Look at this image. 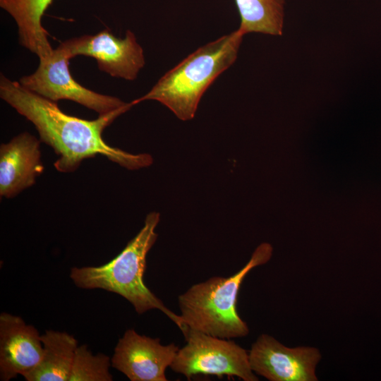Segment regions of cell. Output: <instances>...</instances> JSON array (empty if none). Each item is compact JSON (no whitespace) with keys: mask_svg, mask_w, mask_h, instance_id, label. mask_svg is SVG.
<instances>
[{"mask_svg":"<svg viewBox=\"0 0 381 381\" xmlns=\"http://www.w3.org/2000/svg\"><path fill=\"white\" fill-rule=\"evenodd\" d=\"M0 97L30 121L42 142L50 146L58 156L54 166L61 173L75 171L81 162L97 155L128 169L147 167L153 159L147 153L132 154L107 144L102 133L114 120L135 105L86 120L64 113L53 102L1 74Z\"/></svg>","mask_w":381,"mask_h":381,"instance_id":"1","label":"cell"},{"mask_svg":"<svg viewBox=\"0 0 381 381\" xmlns=\"http://www.w3.org/2000/svg\"><path fill=\"white\" fill-rule=\"evenodd\" d=\"M243 36L237 29L200 47L133 103L157 101L181 121L193 119L205 91L236 61Z\"/></svg>","mask_w":381,"mask_h":381,"instance_id":"2","label":"cell"},{"mask_svg":"<svg viewBox=\"0 0 381 381\" xmlns=\"http://www.w3.org/2000/svg\"><path fill=\"white\" fill-rule=\"evenodd\" d=\"M159 219V212L148 213L143 226L114 258L99 266L72 267L70 278L78 288L100 289L121 296L138 314L158 309L182 330L184 325L181 316L167 308L143 279L146 257L157 238L155 229Z\"/></svg>","mask_w":381,"mask_h":381,"instance_id":"3","label":"cell"},{"mask_svg":"<svg viewBox=\"0 0 381 381\" xmlns=\"http://www.w3.org/2000/svg\"><path fill=\"white\" fill-rule=\"evenodd\" d=\"M272 251L271 244L262 243L236 273L227 277H212L179 295L178 303L184 327L223 339L248 335V327L237 312L238 291L249 272L267 263Z\"/></svg>","mask_w":381,"mask_h":381,"instance_id":"4","label":"cell"},{"mask_svg":"<svg viewBox=\"0 0 381 381\" xmlns=\"http://www.w3.org/2000/svg\"><path fill=\"white\" fill-rule=\"evenodd\" d=\"M186 345L179 349L171 369L189 380L194 375L237 377L244 381L259 379L250 368L248 353L233 340L213 337L186 327Z\"/></svg>","mask_w":381,"mask_h":381,"instance_id":"5","label":"cell"},{"mask_svg":"<svg viewBox=\"0 0 381 381\" xmlns=\"http://www.w3.org/2000/svg\"><path fill=\"white\" fill-rule=\"evenodd\" d=\"M71 59L63 42L54 49L49 56L40 59L36 71L21 77L19 83L28 90L53 102L71 100L96 111L99 115L109 114L131 104L80 85L74 80L68 68Z\"/></svg>","mask_w":381,"mask_h":381,"instance_id":"6","label":"cell"},{"mask_svg":"<svg viewBox=\"0 0 381 381\" xmlns=\"http://www.w3.org/2000/svg\"><path fill=\"white\" fill-rule=\"evenodd\" d=\"M72 58H94L98 68L114 78L134 80L145 64L143 47L135 34L128 30L123 38L104 29L95 35H85L64 42Z\"/></svg>","mask_w":381,"mask_h":381,"instance_id":"7","label":"cell"},{"mask_svg":"<svg viewBox=\"0 0 381 381\" xmlns=\"http://www.w3.org/2000/svg\"><path fill=\"white\" fill-rule=\"evenodd\" d=\"M253 371L270 381H317L322 356L311 346L286 347L267 334H260L248 352Z\"/></svg>","mask_w":381,"mask_h":381,"instance_id":"8","label":"cell"},{"mask_svg":"<svg viewBox=\"0 0 381 381\" xmlns=\"http://www.w3.org/2000/svg\"><path fill=\"white\" fill-rule=\"evenodd\" d=\"M179 348L174 343L163 345L159 338L127 329L114 348L111 366L131 381H167L170 367Z\"/></svg>","mask_w":381,"mask_h":381,"instance_id":"9","label":"cell"},{"mask_svg":"<svg viewBox=\"0 0 381 381\" xmlns=\"http://www.w3.org/2000/svg\"><path fill=\"white\" fill-rule=\"evenodd\" d=\"M43 345L41 335L20 316L0 315V379L9 381L23 376L41 361Z\"/></svg>","mask_w":381,"mask_h":381,"instance_id":"10","label":"cell"},{"mask_svg":"<svg viewBox=\"0 0 381 381\" xmlns=\"http://www.w3.org/2000/svg\"><path fill=\"white\" fill-rule=\"evenodd\" d=\"M40 141L23 132L0 146V195L16 197L35 183L44 169Z\"/></svg>","mask_w":381,"mask_h":381,"instance_id":"11","label":"cell"},{"mask_svg":"<svg viewBox=\"0 0 381 381\" xmlns=\"http://www.w3.org/2000/svg\"><path fill=\"white\" fill-rule=\"evenodd\" d=\"M53 0H0V7L8 13L18 27L20 45L40 59L49 56L54 49L47 38L42 18Z\"/></svg>","mask_w":381,"mask_h":381,"instance_id":"12","label":"cell"},{"mask_svg":"<svg viewBox=\"0 0 381 381\" xmlns=\"http://www.w3.org/2000/svg\"><path fill=\"white\" fill-rule=\"evenodd\" d=\"M41 340V361L23 377L26 381H68L78 346L77 339L66 332L47 330Z\"/></svg>","mask_w":381,"mask_h":381,"instance_id":"13","label":"cell"},{"mask_svg":"<svg viewBox=\"0 0 381 381\" xmlns=\"http://www.w3.org/2000/svg\"><path fill=\"white\" fill-rule=\"evenodd\" d=\"M240 16L238 30L280 36L283 33L285 0H234Z\"/></svg>","mask_w":381,"mask_h":381,"instance_id":"14","label":"cell"},{"mask_svg":"<svg viewBox=\"0 0 381 381\" xmlns=\"http://www.w3.org/2000/svg\"><path fill=\"white\" fill-rule=\"evenodd\" d=\"M110 358L104 353L92 354L87 344L76 349L68 381H111Z\"/></svg>","mask_w":381,"mask_h":381,"instance_id":"15","label":"cell"}]
</instances>
